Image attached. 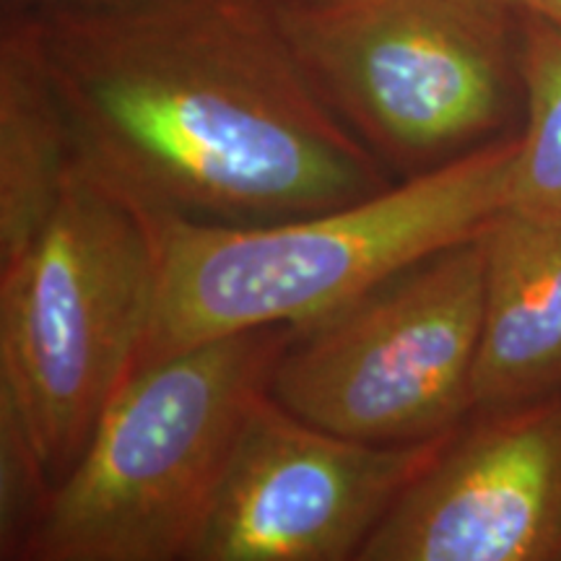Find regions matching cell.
<instances>
[{
  "label": "cell",
  "instance_id": "7c38bea8",
  "mask_svg": "<svg viewBox=\"0 0 561 561\" xmlns=\"http://www.w3.org/2000/svg\"><path fill=\"white\" fill-rule=\"evenodd\" d=\"M515 16H538L561 30V0H494Z\"/></svg>",
  "mask_w": 561,
  "mask_h": 561
},
{
  "label": "cell",
  "instance_id": "9c48e42d",
  "mask_svg": "<svg viewBox=\"0 0 561 561\" xmlns=\"http://www.w3.org/2000/svg\"><path fill=\"white\" fill-rule=\"evenodd\" d=\"M486 280L473 413L561 390V224L502 210L483 231Z\"/></svg>",
  "mask_w": 561,
  "mask_h": 561
},
{
  "label": "cell",
  "instance_id": "5b68a950",
  "mask_svg": "<svg viewBox=\"0 0 561 561\" xmlns=\"http://www.w3.org/2000/svg\"><path fill=\"white\" fill-rule=\"evenodd\" d=\"M276 5L322 100L403 180L496 140L523 89L517 16L494 0Z\"/></svg>",
  "mask_w": 561,
  "mask_h": 561
},
{
  "label": "cell",
  "instance_id": "5bb4252c",
  "mask_svg": "<svg viewBox=\"0 0 561 561\" xmlns=\"http://www.w3.org/2000/svg\"><path fill=\"white\" fill-rule=\"evenodd\" d=\"M278 3H310V0H278Z\"/></svg>",
  "mask_w": 561,
  "mask_h": 561
},
{
  "label": "cell",
  "instance_id": "4fadbf2b",
  "mask_svg": "<svg viewBox=\"0 0 561 561\" xmlns=\"http://www.w3.org/2000/svg\"><path fill=\"white\" fill-rule=\"evenodd\" d=\"M13 9H37V5L58 3V0H11Z\"/></svg>",
  "mask_w": 561,
  "mask_h": 561
},
{
  "label": "cell",
  "instance_id": "7a4b0ae2",
  "mask_svg": "<svg viewBox=\"0 0 561 561\" xmlns=\"http://www.w3.org/2000/svg\"><path fill=\"white\" fill-rule=\"evenodd\" d=\"M517 138H496L380 195L229 227L153 216L157 294L136 371L182 348L299 325L390 273L483 234L507 210Z\"/></svg>",
  "mask_w": 561,
  "mask_h": 561
},
{
  "label": "cell",
  "instance_id": "8fae6325",
  "mask_svg": "<svg viewBox=\"0 0 561 561\" xmlns=\"http://www.w3.org/2000/svg\"><path fill=\"white\" fill-rule=\"evenodd\" d=\"M517 68L525 130L510 178L515 214L561 224V30L538 16H517Z\"/></svg>",
  "mask_w": 561,
  "mask_h": 561
},
{
  "label": "cell",
  "instance_id": "30bf717a",
  "mask_svg": "<svg viewBox=\"0 0 561 561\" xmlns=\"http://www.w3.org/2000/svg\"><path fill=\"white\" fill-rule=\"evenodd\" d=\"M62 100L30 11H5L0 34V265L30 250L76 167Z\"/></svg>",
  "mask_w": 561,
  "mask_h": 561
},
{
  "label": "cell",
  "instance_id": "277c9868",
  "mask_svg": "<svg viewBox=\"0 0 561 561\" xmlns=\"http://www.w3.org/2000/svg\"><path fill=\"white\" fill-rule=\"evenodd\" d=\"M157 271L153 216L81 161L30 250L0 265V403L53 486L136 371Z\"/></svg>",
  "mask_w": 561,
  "mask_h": 561
},
{
  "label": "cell",
  "instance_id": "52a82bcc",
  "mask_svg": "<svg viewBox=\"0 0 561 561\" xmlns=\"http://www.w3.org/2000/svg\"><path fill=\"white\" fill-rule=\"evenodd\" d=\"M455 432L375 445L307 424L265 396L244 424L187 561L359 559Z\"/></svg>",
  "mask_w": 561,
  "mask_h": 561
},
{
  "label": "cell",
  "instance_id": "3957f363",
  "mask_svg": "<svg viewBox=\"0 0 561 561\" xmlns=\"http://www.w3.org/2000/svg\"><path fill=\"white\" fill-rule=\"evenodd\" d=\"M291 328L224 335L133 371L21 561H187Z\"/></svg>",
  "mask_w": 561,
  "mask_h": 561
},
{
  "label": "cell",
  "instance_id": "ba28073f",
  "mask_svg": "<svg viewBox=\"0 0 561 561\" xmlns=\"http://www.w3.org/2000/svg\"><path fill=\"white\" fill-rule=\"evenodd\" d=\"M476 416L392 504L359 561H561V390Z\"/></svg>",
  "mask_w": 561,
  "mask_h": 561
},
{
  "label": "cell",
  "instance_id": "6da1fadb",
  "mask_svg": "<svg viewBox=\"0 0 561 561\" xmlns=\"http://www.w3.org/2000/svg\"><path fill=\"white\" fill-rule=\"evenodd\" d=\"M30 11L76 159L151 216L271 224L380 195L276 0H58Z\"/></svg>",
  "mask_w": 561,
  "mask_h": 561
},
{
  "label": "cell",
  "instance_id": "8992f818",
  "mask_svg": "<svg viewBox=\"0 0 561 561\" xmlns=\"http://www.w3.org/2000/svg\"><path fill=\"white\" fill-rule=\"evenodd\" d=\"M483 234L390 273L291 328L268 396L341 437L409 445L473 413L483 318Z\"/></svg>",
  "mask_w": 561,
  "mask_h": 561
}]
</instances>
